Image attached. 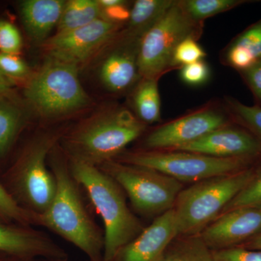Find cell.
I'll return each instance as SVG.
<instances>
[{
	"mask_svg": "<svg viewBox=\"0 0 261 261\" xmlns=\"http://www.w3.org/2000/svg\"><path fill=\"white\" fill-rule=\"evenodd\" d=\"M99 66V75L104 87L113 92L130 88L142 79L138 68L140 39L121 34Z\"/></svg>",
	"mask_w": 261,
	"mask_h": 261,
	"instance_id": "cell-16",
	"label": "cell"
},
{
	"mask_svg": "<svg viewBox=\"0 0 261 261\" xmlns=\"http://www.w3.org/2000/svg\"><path fill=\"white\" fill-rule=\"evenodd\" d=\"M161 261H214V259L212 250L200 235H195L177 237Z\"/></svg>",
	"mask_w": 261,
	"mask_h": 261,
	"instance_id": "cell-23",
	"label": "cell"
},
{
	"mask_svg": "<svg viewBox=\"0 0 261 261\" xmlns=\"http://www.w3.org/2000/svg\"><path fill=\"white\" fill-rule=\"evenodd\" d=\"M133 105L137 118L145 124L161 121V98L157 80H141L134 93Z\"/></svg>",
	"mask_w": 261,
	"mask_h": 261,
	"instance_id": "cell-22",
	"label": "cell"
},
{
	"mask_svg": "<svg viewBox=\"0 0 261 261\" xmlns=\"http://www.w3.org/2000/svg\"><path fill=\"white\" fill-rule=\"evenodd\" d=\"M98 2H99V4L100 5L102 9H106V8L121 5L126 1H123V0H98Z\"/></svg>",
	"mask_w": 261,
	"mask_h": 261,
	"instance_id": "cell-36",
	"label": "cell"
},
{
	"mask_svg": "<svg viewBox=\"0 0 261 261\" xmlns=\"http://www.w3.org/2000/svg\"><path fill=\"white\" fill-rule=\"evenodd\" d=\"M79 65L47 55L28 79L24 94L31 107L44 118L64 116L89 105L79 77Z\"/></svg>",
	"mask_w": 261,
	"mask_h": 261,
	"instance_id": "cell-6",
	"label": "cell"
},
{
	"mask_svg": "<svg viewBox=\"0 0 261 261\" xmlns=\"http://www.w3.org/2000/svg\"><path fill=\"white\" fill-rule=\"evenodd\" d=\"M241 207L261 208V168L255 170L251 181L226 205L221 214Z\"/></svg>",
	"mask_w": 261,
	"mask_h": 261,
	"instance_id": "cell-26",
	"label": "cell"
},
{
	"mask_svg": "<svg viewBox=\"0 0 261 261\" xmlns=\"http://www.w3.org/2000/svg\"><path fill=\"white\" fill-rule=\"evenodd\" d=\"M255 168L216 176L182 190L174 207L178 236L200 235L251 181Z\"/></svg>",
	"mask_w": 261,
	"mask_h": 261,
	"instance_id": "cell-5",
	"label": "cell"
},
{
	"mask_svg": "<svg viewBox=\"0 0 261 261\" xmlns=\"http://www.w3.org/2000/svg\"><path fill=\"white\" fill-rule=\"evenodd\" d=\"M244 71L250 89L261 102V60Z\"/></svg>",
	"mask_w": 261,
	"mask_h": 261,
	"instance_id": "cell-33",
	"label": "cell"
},
{
	"mask_svg": "<svg viewBox=\"0 0 261 261\" xmlns=\"http://www.w3.org/2000/svg\"><path fill=\"white\" fill-rule=\"evenodd\" d=\"M70 172L83 187L104 224L102 261H114L122 249L135 240L145 226L128 207L123 189L96 166L69 161Z\"/></svg>",
	"mask_w": 261,
	"mask_h": 261,
	"instance_id": "cell-2",
	"label": "cell"
},
{
	"mask_svg": "<svg viewBox=\"0 0 261 261\" xmlns=\"http://www.w3.org/2000/svg\"><path fill=\"white\" fill-rule=\"evenodd\" d=\"M15 81L8 78L0 71V97H7L13 90Z\"/></svg>",
	"mask_w": 261,
	"mask_h": 261,
	"instance_id": "cell-34",
	"label": "cell"
},
{
	"mask_svg": "<svg viewBox=\"0 0 261 261\" xmlns=\"http://www.w3.org/2000/svg\"><path fill=\"white\" fill-rule=\"evenodd\" d=\"M228 103L235 118L248 128L261 144V108L246 106L232 99Z\"/></svg>",
	"mask_w": 261,
	"mask_h": 261,
	"instance_id": "cell-27",
	"label": "cell"
},
{
	"mask_svg": "<svg viewBox=\"0 0 261 261\" xmlns=\"http://www.w3.org/2000/svg\"><path fill=\"white\" fill-rule=\"evenodd\" d=\"M114 160L152 168L181 183L193 184L243 171L249 168L252 161L247 159H221L177 150L126 151Z\"/></svg>",
	"mask_w": 261,
	"mask_h": 261,
	"instance_id": "cell-9",
	"label": "cell"
},
{
	"mask_svg": "<svg viewBox=\"0 0 261 261\" xmlns=\"http://www.w3.org/2000/svg\"><path fill=\"white\" fill-rule=\"evenodd\" d=\"M261 233V208L241 207L220 215L200 233L211 250L238 247Z\"/></svg>",
	"mask_w": 261,
	"mask_h": 261,
	"instance_id": "cell-12",
	"label": "cell"
},
{
	"mask_svg": "<svg viewBox=\"0 0 261 261\" xmlns=\"http://www.w3.org/2000/svg\"><path fill=\"white\" fill-rule=\"evenodd\" d=\"M145 130V123L128 110H113L64 134L60 147L69 161L99 167L116 159Z\"/></svg>",
	"mask_w": 261,
	"mask_h": 261,
	"instance_id": "cell-3",
	"label": "cell"
},
{
	"mask_svg": "<svg viewBox=\"0 0 261 261\" xmlns=\"http://www.w3.org/2000/svg\"><path fill=\"white\" fill-rule=\"evenodd\" d=\"M177 237V224L172 209L154 218L152 224L122 249L116 258L119 261H161Z\"/></svg>",
	"mask_w": 261,
	"mask_h": 261,
	"instance_id": "cell-15",
	"label": "cell"
},
{
	"mask_svg": "<svg viewBox=\"0 0 261 261\" xmlns=\"http://www.w3.org/2000/svg\"><path fill=\"white\" fill-rule=\"evenodd\" d=\"M222 113L206 108L160 126L146 137V150H176L213 130L227 126Z\"/></svg>",
	"mask_w": 261,
	"mask_h": 261,
	"instance_id": "cell-11",
	"label": "cell"
},
{
	"mask_svg": "<svg viewBox=\"0 0 261 261\" xmlns=\"http://www.w3.org/2000/svg\"><path fill=\"white\" fill-rule=\"evenodd\" d=\"M202 23L190 18L181 1H174L169 9L142 36L138 49V68L142 79L159 80L171 68L176 47L187 38L198 39Z\"/></svg>",
	"mask_w": 261,
	"mask_h": 261,
	"instance_id": "cell-8",
	"label": "cell"
},
{
	"mask_svg": "<svg viewBox=\"0 0 261 261\" xmlns=\"http://www.w3.org/2000/svg\"><path fill=\"white\" fill-rule=\"evenodd\" d=\"M244 3L239 0H185L182 7L190 18L197 23L224 13Z\"/></svg>",
	"mask_w": 261,
	"mask_h": 261,
	"instance_id": "cell-24",
	"label": "cell"
},
{
	"mask_svg": "<svg viewBox=\"0 0 261 261\" xmlns=\"http://www.w3.org/2000/svg\"><path fill=\"white\" fill-rule=\"evenodd\" d=\"M0 71L11 80H21L30 77L28 65L18 56L0 53Z\"/></svg>",
	"mask_w": 261,
	"mask_h": 261,
	"instance_id": "cell-30",
	"label": "cell"
},
{
	"mask_svg": "<svg viewBox=\"0 0 261 261\" xmlns=\"http://www.w3.org/2000/svg\"><path fill=\"white\" fill-rule=\"evenodd\" d=\"M47 162L56 178V192L47 208L34 214L35 226L47 228L73 244L91 261H102L104 231L87 211L81 186L71 174L69 161L60 145L51 149Z\"/></svg>",
	"mask_w": 261,
	"mask_h": 261,
	"instance_id": "cell-1",
	"label": "cell"
},
{
	"mask_svg": "<svg viewBox=\"0 0 261 261\" xmlns=\"http://www.w3.org/2000/svg\"><path fill=\"white\" fill-rule=\"evenodd\" d=\"M214 261H261V250L238 246L212 250Z\"/></svg>",
	"mask_w": 261,
	"mask_h": 261,
	"instance_id": "cell-31",
	"label": "cell"
},
{
	"mask_svg": "<svg viewBox=\"0 0 261 261\" xmlns=\"http://www.w3.org/2000/svg\"><path fill=\"white\" fill-rule=\"evenodd\" d=\"M103 18L102 9L98 0H69L65 2L58 32L81 28Z\"/></svg>",
	"mask_w": 261,
	"mask_h": 261,
	"instance_id": "cell-20",
	"label": "cell"
},
{
	"mask_svg": "<svg viewBox=\"0 0 261 261\" xmlns=\"http://www.w3.org/2000/svg\"><path fill=\"white\" fill-rule=\"evenodd\" d=\"M0 222L35 226L34 215L24 210L0 184Z\"/></svg>",
	"mask_w": 261,
	"mask_h": 261,
	"instance_id": "cell-25",
	"label": "cell"
},
{
	"mask_svg": "<svg viewBox=\"0 0 261 261\" xmlns=\"http://www.w3.org/2000/svg\"><path fill=\"white\" fill-rule=\"evenodd\" d=\"M22 37L17 27L5 20H0V53L18 56L21 50Z\"/></svg>",
	"mask_w": 261,
	"mask_h": 261,
	"instance_id": "cell-29",
	"label": "cell"
},
{
	"mask_svg": "<svg viewBox=\"0 0 261 261\" xmlns=\"http://www.w3.org/2000/svg\"><path fill=\"white\" fill-rule=\"evenodd\" d=\"M19 108L0 97V162L9 154L25 126Z\"/></svg>",
	"mask_w": 261,
	"mask_h": 261,
	"instance_id": "cell-21",
	"label": "cell"
},
{
	"mask_svg": "<svg viewBox=\"0 0 261 261\" xmlns=\"http://www.w3.org/2000/svg\"><path fill=\"white\" fill-rule=\"evenodd\" d=\"M0 254L64 260L66 254L44 231L32 226L0 222Z\"/></svg>",
	"mask_w": 261,
	"mask_h": 261,
	"instance_id": "cell-14",
	"label": "cell"
},
{
	"mask_svg": "<svg viewBox=\"0 0 261 261\" xmlns=\"http://www.w3.org/2000/svg\"><path fill=\"white\" fill-rule=\"evenodd\" d=\"M176 150L221 159L253 160L261 154V144L252 134L226 126Z\"/></svg>",
	"mask_w": 261,
	"mask_h": 261,
	"instance_id": "cell-13",
	"label": "cell"
},
{
	"mask_svg": "<svg viewBox=\"0 0 261 261\" xmlns=\"http://www.w3.org/2000/svg\"><path fill=\"white\" fill-rule=\"evenodd\" d=\"M63 135L47 132L36 136L0 173V184L31 214L44 212L56 194V178L47 163L49 152Z\"/></svg>",
	"mask_w": 261,
	"mask_h": 261,
	"instance_id": "cell-4",
	"label": "cell"
},
{
	"mask_svg": "<svg viewBox=\"0 0 261 261\" xmlns=\"http://www.w3.org/2000/svg\"><path fill=\"white\" fill-rule=\"evenodd\" d=\"M2 255H4V254H0V256H1Z\"/></svg>",
	"mask_w": 261,
	"mask_h": 261,
	"instance_id": "cell-37",
	"label": "cell"
},
{
	"mask_svg": "<svg viewBox=\"0 0 261 261\" xmlns=\"http://www.w3.org/2000/svg\"><path fill=\"white\" fill-rule=\"evenodd\" d=\"M123 189L138 214L156 218L172 210L183 184L152 168L111 160L98 167Z\"/></svg>",
	"mask_w": 261,
	"mask_h": 261,
	"instance_id": "cell-7",
	"label": "cell"
},
{
	"mask_svg": "<svg viewBox=\"0 0 261 261\" xmlns=\"http://www.w3.org/2000/svg\"><path fill=\"white\" fill-rule=\"evenodd\" d=\"M173 0H137L130 10L127 28L122 34L140 39L173 3Z\"/></svg>",
	"mask_w": 261,
	"mask_h": 261,
	"instance_id": "cell-18",
	"label": "cell"
},
{
	"mask_svg": "<svg viewBox=\"0 0 261 261\" xmlns=\"http://www.w3.org/2000/svg\"><path fill=\"white\" fill-rule=\"evenodd\" d=\"M233 68L245 70L261 60V21L247 29L233 43L227 53Z\"/></svg>",
	"mask_w": 261,
	"mask_h": 261,
	"instance_id": "cell-19",
	"label": "cell"
},
{
	"mask_svg": "<svg viewBox=\"0 0 261 261\" xmlns=\"http://www.w3.org/2000/svg\"><path fill=\"white\" fill-rule=\"evenodd\" d=\"M64 0H25L20 4L22 22L34 42H45L61 19Z\"/></svg>",
	"mask_w": 261,
	"mask_h": 261,
	"instance_id": "cell-17",
	"label": "cell"
},
{
	"mask_svg": "<svg viewBox=\"0 0 261 261\" xmlns=\"http://www.w3.org/2000/svg\"><path fill=\"white\" fill-rule=\"evenodd\" d=\"M240 246L250 250H261V233Z\"/></svg>",
	"mask_w": 261,
	"mask_h": 261,
	"instance_id": "cell-35",
	"label": "cell"
},
{
	"mask_svg": "<svg viewBox=\"0 0 261 261\" xmlns=\"http://www.w3.org/2000/svg\"><path fill=\"white\" fill-rule=\"evenodd\" d=\"M197 41V39L190 37L180 42L173 53L171 68L183 67L202 61L206 53Z\"/></svg>",
	"mask_w": 261,
	"mask_h": 261,
	"instance_id": "cell-28",
	"label": "cell"
},
{
	"mask_svg": "<svg viewBox=\"0 0 261 261\" xmlns=\"http://www.w3.org/2000/svg\"><path fill=\"white\" fill-rule=\"evenodd\" d=\"M122 25L104 18L81 28L57 32L44 43L47 55L80 66L98 50L112 42Z\"/></svg>",
	"mask_w": 261,
	"mask_h": 261,
	"instance_id": "cell-10",
	"label": "cell"
},
{
	"mask_svg": "<svg viewBox=\"0 0 261 261\" xmlns=\"http://www.w3.org/2000/svg\"><path fill=\"white\" fill-rule=\"evenodd\" d=\"M180 76L181 80L189 85H202L208 81L210 69L203 61H197L181 67Z\"/></svg>",
	"mask_w": 261,
	"mask_h": 261,
	"instance_id": "cell-32",
	"label": "cell"
}]
</instances>
